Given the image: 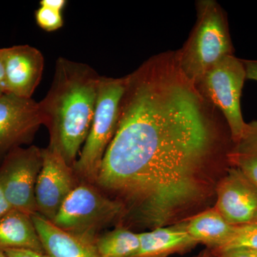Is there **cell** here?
Here are the masks:
<instances>
[{
    "instance_id": "obj_1",
    "label": "cell",
    "mask_w": 257,
    "mask_h": 257,
    "mask_svg": "<svg viewBox=\"0 0 257 257\" xmlns=\"http://www.w3.org/2000/svg\"><path fill=\"white\" fill-rule=\"evenodd\" d=\"M232 145L224 116L182 72L175 51L162 52L126 76L95 182L140 224H176L215 195Z\"/></svg>"
},
{
    "instance_id": "obj_2",
    "label": "cell",
    "mask_w": 257,
    "mask_h": 257,
    "mask_svg": "<svg viewBox=\"0 0 257 257\" xmlns=\"http://www.w3.org/2000/svg\"><path fill=\"white\" fill-rule=\"evenodd\" d=\"M101 76L90 66L60 57L53 81L39 103L43 124L49 128V146L73 166L90 130Z\"/></svg>"
},
{
    "instance_id": "obj_3",
    "label": "cell",
    "mask_w": 257,
    "mask_h": 257,
    "mask_svg": "<svg viewBox=\"0 0 257 257\" xmlns=\"http://www.w3.org/2000/svg\"><path fill=\"white\" fill-rule=\"evenodd\" d=\"M197 21L180 50L175 51L179 68L193 83L226 56L234 55L227 15L214 0L196 4Z\"/></svg>"
},
{
    "instance_id": "obj_4",
    "label": "cell",
    "mask_w": 257,
    "mask_h": 257,
    "mask_svg": "<svg viewBox=\"0 0 257 257\" xmlns=\"http://www.w3.org/2000/svg\"><path fill=\"white\" fill-rule=\"evenodd\" d=\"M125 87L126 76L119 78L101 76L99 79L90 130L79 160L72 166L74 173L89 182H96L103 157L116 133Z\"/></svg>"
},
{
    "instance_id": "obj_5",
    "label": "cell",
    "mask_w": 257,
    "mask_h": 257,
    "mask_svg": "<svg viewBox=\"0 0 257 257\" xmlns=\"http://www.w3.org/2000/svg\"><path fill=\"white\" fill-rule=\"evenodd\" d=\"M124 205L109 199L91 184L76 186L62 203L53 220L60 229L94 243L97 233L124 214Z\"/></svg>"
},
{
    "instance_id": "obj_6",
    "label": "cell",
    "mask_w": 257,
    "mask_h": 257,
    "mask_svg": "<svg viewBox=\"0 0 257 257\" xmlns=\"http://www.w3.org/2000/svg\"><path fill=\"white\" fill-rule=\"evenodd\" d=\"M245 80L242 61L233 55L221 59L194 83L200 94L224 116L233 143L239 140L246 124L241 108Z\"/></svg>"
},
{
    "instance_id": "obj_7",
    "label": "cell",
    "mask_w": 257,
    "mask_h": 257,
    "mask_svg": "<svg viewBox=\"0 0 257 257\" xmlns=\"http://www.w3.org/2000/svg\"><path fill=\"white\" fill-rule=\"evenodd\" d=\"M42 162V150L36 146L17 147L3 158L0 187L13 209L30 216L37 213L35 188Z\"/></svg>"
},
{
    "instance_id": "obj_8",
    "label": "cell",
    "mask_w": 257,
    "mask_h": 257,
    "mask_svg": "<svg viewBox=\"0 0 257 257\" xmlns=\"http://www.w3.org/2000/svg\"><path fill=\"white\" fill-rule=\"evenodd\" d=\"M42 156L43 162L35 188L37 213L52 221L75 188L74 172L72 166L54 147L43 149Z\"/></svg>"
},
{
    "instance_id": "obj_9",
    "label": "cell",
    "mask_w": 257,
    "mask_h": 257,
    "mask_svg": "<svg viewBox=\"0 0 257 257\" xmlns=\"http://www.w3.org/2000/svg\"><path fill=\"white\" fill-rule=\"evenodd\" d=\"M42 124L39 103L32 98L8 93L0 96V157L30 143Z\"/></svg>"
},
{
    "instance_id": "obj_10",
    "label": "cell",
    "mask_w": 257,
    "mask_h": 257,
    "mask_svg": "<svg viewBox=\"0 0 257 257\" xmlns=\"http://www.w3.org/2000/svg\"><path fill=\"white\" fill-rule=\"evenodd\" d=\"M214 207L232 226L257 221V187L234 167L225 170L216 184Z\"/></svg>"
},
{
    "instance_id": "obj_11",
    "label": "cell",
    "mask_w": 257,
    "mask_h": 257,
    "mask_svg": "<svg viewBox=\"0 0 257 257\" xmlns=\"http://www.w3.org/2000/svg\"><path fill=\"white\" fill-rule=\"evenodd\" d=\"M7 93L32 98L41 81L45 60L40 50L28 45L0 48Z\"/></svg>"
},
{
    "instance_id": "obj_12",
    "label": "cell",
    "mask_w": 257,
    "mask_h": 257,
    "mask_svg": "<svg viewBox=\"0 0 257 257\" xmlns=\"http://www.w3.org/2000/svg\"><path fill=\"white\" fill-rule=\"evenodd\" d=\"M32 221L45 253L50 257H99L94 243L66 232L38 213Z\"/></svg>"
},
{
    "instance_id": "obj_13",
    "label": "cell",
    "mask_w": 257,
    "mask_h": 257,
    "mask_svg": "<svg viewBox=\"0 0 257 257\" xmlns=\"http://www.w3.org/2000/svg\"><path fill=\"white\" fill-rule=\"evenodd\" d=\"M139 236L140 248L133 257H167L185 252L199 243L187 232L185 221L169 227L156 228Z\"/></svg>"
},
{
    "instance_id": "obj_14",
    "label": "cell",
    "mask_w": 257,
    "mask_h": 257,
    "mask_svg": "<svg viewBox=\"0 0 257 257\" xmlns=\"http://www.w3.org/2000/svg\"><path fill=\"white\" fill-rule=\"evenodd\" d=\"M10 249L46 253L32 216L16 209L0 218V251Z\"/></svg>"
},
{
    "instance_id": "obj_15",
    "label": "cell",
    "mask_w": 257,
    "mask_h": 257,
    "mask_svg": "<svg viewBox=\"0 0 257 257\" xmlns=\"http://www.w3.org/2000/svg\"><path fill=\"white\" fill-rule=\"evenodd\" d=\"M185 223L191 237L199 243L207 245L211 251L224 244L234 229V226L225 220L214 207L191 216Z\"/></svg>"
},
{
    "instance_id": "obj_16",
    "label": "cell",
    "mask_w": 257,
    "mask_h": 257,
    "mask_svg": "<svg viewBox=\"0 0 257 257\" xmlns=\"http://www.w3.org/2000/svg\"><path fill=\"white\" fill-rule=\"evenodd\" d=\"M228 163L242 172L257 187V120L246 123L241 136L233 143Z\"/></svg>"
},
{
    "instance_id": "obj_17",
    "label": "cell",
    "mask_w": 257,
    "mask_h": 257,
    "mask_svg": "<svg viewBox=\"0 0 257 257\" xmlns=\"http://www.w3.org/2000/svg\"><path fill=\"white\" fill-rule=\"evenodd\" d=\"M140 244L139 234L125 228L100 235L94 242L99 257H133Z\"/></svg>"
},
{
    "instance_id": "obj_18",
    "label": "cell",
    "mask_w": 257,
    "mask_h": 257,
    "mask_svg": "<svg viewBox=\"0 0 257 257\" xmlns=\"http://www.w3.org/2000/svg\"><path fill=\"white\" fill-rule=\"evenodd\" d=\"M236 248H250L257 249V221L251 224L234 226L231 237L217 249L211 252H219Z\"/></svg>"
},
{
    "instance_id": "obj_19",
    "label": "cell",
    "mask_w": 257,
    "mask_h": 257,
    "mask_svg": "<svg viewBox=\"0 0 257 257\" xmlns=\"http://www.w3.org/2000/svg\"><path fill=\"white\" fill-rule=\"evenodd\" d=\"M38 26L46 32L57 31L64 25L62 13L40 6L35 12Z\"/></svg>"
},
{
    "instance_id": "obj_20",
    "label": "cell",
    "mask_w": 257,
    "mask_h": 257,
    "mask_svg": "<svg viewBox=\"0 0 257 257\" xmlns=\"http://www.w3.org/2000/svg\"><path fill=\"white\" fill-rule=\"evenodd\" d=\"M211 253L217 257H257V249L250 248H231L219 252Z\"/></svg>"
},
{
    "instance_id": "obj_21",
    "label": "cell",
    "mask_w": 257,
    "mask_h": 257,
    "mask_svg": "<svg viewBox=\"0 0 257 257\" xmlns=\"http://www.w3.org/2000/svg\"><path fill=\"white\" fill-rule=\"evenodd\" d=\"M4 252L8 257H50L47 253L27 249H10Z\"/></svg>"
},
{
    "instance_id": "obj_22",
    "label": "cell",
    "mask_w": 257,
    "mask_h": 257,
    "mask_svg": "<svg viewBox=\"0 0 257 257\" xmlns=\"http://www.w3.org/2000/svg\"><path fill=\"white\" fill-rule=\"evenodd\" d=\"M246 72V80L257 82V60H241Z\"/></svg>"
},
{
    "instance_id": "obj_23",
    "label": "cell",
    "mask_w": 257,
    "mask_h": 257,
    "mask_svg": "<svg viewBox=\"0 0 257 257\" xmlns=\"http://www.w3.org/2000/svg\"><path fill=\"white\" fill-rule=\"evenodd\" d=\"M67 3V2L65 0H42L40 2V5L44 8H49V9L62 13Z\"/></svg>"
},
{
    "instance_id": "obj_24",
    "label": "cell",
    "mask_w": 257,
    "mask_h": 257,
    "mask_svg": "<svg viewBox=\"0 0 257 257\" xmlns=\"http://www.w3.org/2000/svg\"><path fill=\"white\" fill-rule=\"evenodd\" d=\"M13 209L9 204V202L7 200L5 197L4 193H3V189L0 187V218L2 216L5 215L7 213L9 212Z\"/></svg>"
},
{
    "instance_id": "obj_25",
    "label": "cell",
    "mask_w": 257,
    "mask_h": 257,
    "mask_svg": "<svg viewBox=\"0 0 257 257\" xmlns=\"http://www.w3.org/2000/svg\"><path fill=\"white\" fill-rule=\"evenodd\" d=\"M6 93L4 65H3V58H2L1 52H0V96Z\"/></svg>"
},
{
    "instance_id": "obj_26",
    "label": "cell",
    "mask_w": 257,
    "mask_h": 257,
    "mask_svg": "<svg viewBox=\"0 0 257 257\" xmlns=\"http://www.w3.org/2000/svg\"><path fill=\"white\" fill-rule=\"evenodd\" d=\"M197 257H211V251L206 250V251L201 253Z\"/></svg>"
},
{
    "instance_id": "obj_27",
    "label": "cell",
    "mask_w": 257,
    "mask_h": 257,
    "mask_svg": "<svg viewBox=\"0 0 257 257\" xmlns=\"http://www.w3.org/2000/svg\"><path fill=\"white\" fill-rule=\"evenodd\" d=\"M0 257H8L5 254L4 251H0Z\"/></svg>"
},
{
    "instance_id": "obj_28",
    "label": "cell",
    "mask_w": 257,
    "mask_h": 257,
    "mask_svg": "<svg viewBox=\"0 0 257 257\" xmlns=\"http://www.w3.org/2000/svg\"><path fill=\"white\" fill-rule=\"evenodd\" d=\"M211 257H217L215 256V255L212 254V253H211Z\"/></svg>"
}]
</instances>
